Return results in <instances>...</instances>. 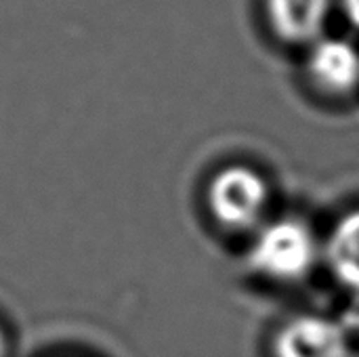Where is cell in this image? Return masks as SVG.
<instances>
[{"label": "cell", "instance_id": "6da1fadb", "mask_svg": "<svg viewBox=\"0 0 359 357\" xmlns=\"http://www.w3.org/2000/svg\"><path fill=\"white\" fill-rule=\"evenodd\" d=\"M318 255L313 234L294 219H282L267 225L250 248V261L257 271L271 280L292 282L303 278Z\"/></svg>", "mask_w": 359, "mask_h": 357}, {"label": "cell", "instance_id": "7a4b0ae2", "mask_svg": "<svg viewBox=\"0 0 359 357\" xmlns=\"http://www.w3.org/2000/svg\"><path fill=\"white\" fill-rule=\"evenodd\" d=\"M208 204L223 225L248 227L261 217L267 204L265 181L246 166L223 168L210 183Z\"/></svg>", "mask_w": 359, "mask_h": 357}, {"label": "cell", "instance_id": "3957f363", "mask_svg": "<svg viewBox=\"0 0 359 357\" xmlns=\"http://www.w3.org/2000/svg\"><path fill=\"white\" fill-rule=\"evenodd\" d=\"M278 357H351L343 324L320 316H299L278 335Z\"/></svg>", "mask_w": 359, "mask_h": 357}, {"label": "cell", "instance_id": "277c9868", "mask_svg": "<svg viewBox=\"0 0 359 357\" xmlns=\"http://www.w3.org/2000/svg\"><path fill=\"white\" fill-rule=\"evenodd\" d=\"M307 65L313 80L332 93L351 90L359 82V50L341 38L318 40Z\"/></svg>", "mask_w": 359, "mask_h": 357}, {"label": "cell", "instance_id": "5b68a950", "mask_svg": "<svg viewBox=\"0 0 359 357\" xmlns=\"http://www.w3.org/2000/svg\"><path fill=\"white\" fill-rule=\"evenodd\" d=\"M276 32L290 42L316 38L328 17L330 0H267Z\"/></svg>", "mask_w": 359, "mask_h": 357}, {"label": "cell", "instance_id": "8992f818", "mask_svg": "<svg viewBox=\"0 0 359 357\" xmlns=\"http://www.w3.org/2000/svg\"><path fill=\"white\" fill-rule=\"evenodd\" d=\"M328 261L339 282L359 292V210L345 215L328 240Z\"/></svg>", "mask_w": 359, "mask_h": 357}, {"label": "cell", "instance_id": "52a82bcc", "mask_svg": "<svg viewBox=\"0 0 359 357\" xmlns=\"http://www.w3.org/2000/svg\"><path fill=\"white\" fill-rule=\"evenodd\" d=\"M345 11H347V17L351 19V23L359 27V0H345Z\"/></svg>", "mask_w": 359, "mask_h": 357}, {"label": "cell", "instance_id": "ba28073f", "mask_svg": "<svg viewBox=\"0 0 359 357\" xmlns=\"http://www.w3.org/2000/svg\"><path fill=\"white\" fill-rule=\"evenodd\" d=\"M343 328H345L347 335H349V332H359V309H355V311L349 316V320H347V324H345Z\"/></svg>", "mask_w": 359, "mask_h": 357}, {"label": "cell", "instance_id": "9c48e42d", "mask_svg": "<svg viewBox=\"0 0 359 357\" xmlns=\"http://www.w3.org/2000/svg\"><path fill=\"white\" fill-rule=\"evenodd\" d=\"M4 353V337H2V332H0V357Z\"/></svg>", "mask_w": 359, "mask_h": 357}, {"label": "cell", "instance_id": "30bf717a", "mask_svg": "<svg viewBox=\"0 0 359 357\" xmlns=\"http://www.w3.org/2000/svg\"><path fill=\"white\" fill-rule=\"evenodd\" d=\"M355 357H359V353H358V356H355Z\"/></svg>", "mask_w": 359, "mask_h": 357}]
</instances>
